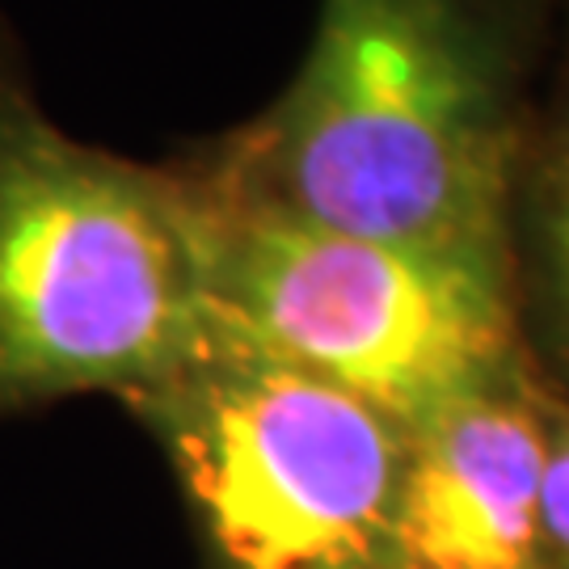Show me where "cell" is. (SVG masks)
Instances as JSON below:
<instances>
[{"instance_id":"1","label":"cell","mask_w":569,"mask_h":569,"mask_svg":"<svg viewBox=\"0 0 569 569\" xmlns=\"http://www.w3.org/2000/svg\"><path fill=\"white\" fill-rule=\"evenodd\" d=\"M561 13L566 0H321L279 98L178 161L224 203L515 266Z\"/></svg>"},{"instance_id":"2","label":"cell","mask_w":569,"mask_h":569,"mask_svg":"<svg viewBox=\"0 0 569 569\" xmlns=\"http://www.w3.org/2000/svg\"><path fill=\"white\" fill-rule=\"evenodd\" d=\"M211 333L207 216L186 169L68 136L0 13V418L98 392L127 406Z\"/></svg>"},{"instance_id":"3","label":"cell","mask_w":569,"mask_h":569,"mask_svg":"<svg viewBox=\"0 0 569 569\" xmlns=\"http://www.w3.org/2000/svg\"><path fill=\"white\" fill-rule=\"evenodd\" d=\"M190 186L207 216L216 321L409 435L549 380L523 329L515 266L312 228Z\"/></svg>"},{"instance_id":"4","label":"cell","mask_w":569,"mask_h":569,"mask_svg":"<svg viewBox=\"0 0 569 569\" xmlns=\"http://www.w3.org/2000/svg\"><path fill=\"white\" fill-rule=\"evenodd\" d=\"M127 409L182 489L203 569H392L409 430L241 342H211Z\"/></svg>"},{"instance_id":"5","label":"cell","mask_w":569,"mask_h":569,"mask_svg":"<svg viewBox=\"0 0 569 569\" xmlns=\"http://www.w3.org/2000/svg\"><path fill=\"white\" fill-rule=\"evenodd\" d=\"M557 385L486 397L409 435L392 569H531Z\"/></svg>"},{"instance_id":"6","label":"cell","mask_w":569,"mask_h":569,"mask_svg":"<svg viewBox=\"0 0 569 569\" xmlns=\"http://www.w3.org/2000/svg\"><path fill=\"white\" fill-rule=\"evenodd\" d=\"M510 253L531 355L552 385L569 380V161L540 148L519 178Z\"/></svg>"},{"instance_id":"7","label":"cell","mask_w":569,"mask_h":569,"mask_svg":"<svg viewBox=\"0 0 569 569\" xmlns=\"http://www.w3.org/2000/svg\"><path fill=\"white\" fill-rule=\"evenodd\" d=\"M540 552L549 566L569 569V397L552 409L549 460H545V489H540Z\"/></svg>"},{"instance_id":"8","label":"cell","mask_w":569,"mask_h":569,"mask_svg":"<svg viewBox=\"0 0 569 569\" xmlns=\"http://www.w3.org/2000/svg\"><path fill=\"white\" fill-rule=\"evenodd\" d=\"M540 152H549L557 161H569V0L561 13V34H557V51H552L549 81H545V98H540V122H536V143Z\"/></svg>"},{"instance_id":"9","label":"cell","mask_w":569,"mask_h":569,"mask_svg":"<svg viewBox=\"0 0 569 569\" xmlns=\"http://www.w3.org/2000/svg\"><path fill=\"white\" fill-rule=\"evenodd\" d=\"M531 569H561V566H549V561H540V566H531Z\"/></svg>"}]
</instances>
